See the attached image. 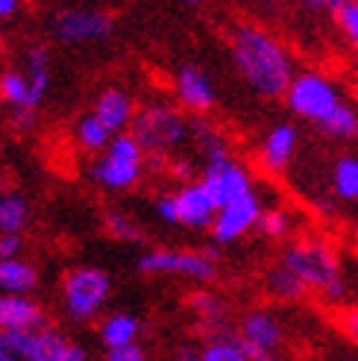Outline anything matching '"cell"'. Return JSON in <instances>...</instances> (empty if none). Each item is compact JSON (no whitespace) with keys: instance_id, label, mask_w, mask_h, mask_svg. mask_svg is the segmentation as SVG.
I'll return each mask as SVG.
<instances>
[{"instance_id":"obj_1","label":"cell","mask_w":358,"mask_h":361,"mask_svg":"<svg viewBox=\"0 0 358 361\" xmlns=\"http://www.w3.org/2000/svg\"><path fill=\"white\" fill-rule=\"evenodd\" d=\"M229 50L241 80L261 97H285L288 85L294 82V62L291 53L282 47L259 24H235L229 32Z\"/></svg>"},{"instance_id":"obj_2","label":"cell","mask_w":358,"mask_h":361,"mask_svg":"<svg viewBox=\"0 0 358 361\" xmlns=\"http://www.w3.org/2000/svg\"><path fill=\"white\" fill-rule=\"evenodd\" d=\"M279 262L288 270H294V274L306 282L309 291L323 294L326 300H341L347 291L341 262H338L335 250L317 238L294 241L291 247H285Z\"/></svg>"},{"instance_id":"obj_3","label":"cell","mask_w":358,"mask_h":361,"mask_svg":"<svg viewBox=\"0 0 358 361\" xmlns=\"http://www.w3.org/2000/svg\"><path fill=\"white\" fill-rule=\"evenodd\" d=\"M132 135L144 147L147 159H168L188 141H194V130L185 115L165 103H153L141 109L132 121Z\"/></svg>"},{"instance_id":"obj_4","label":"cell","mask_w":358,"mask_h":361,"mask_svg":"<svg viewBox=\"0 0 358 361\" xmlns=\"http://www.w3.org/2000/svg\"><path fill=\"white\" fill-rule=\"evenodd\" d=\"M147 171V153L138 144L132 133H121L112 138L92 165H88V176L106 191H130L141 183V176Z\"/></svg>"},{"instance_id":"obj_5","label":"cell","mask_w":358,"mask_h":361,"mask_svg":"<svg viewBox=\"0 0 358 361\" xmlns=\"http://www.w3.org/2000/svg\"><path fill=\"white\" fill-rule=\"evenodd\" d=\"M112 297V276L103 267L80 264L62 279V309L74 323H92Z\"/></svg>"},{"instance_id":"obj_6","label":"cell","mask_w":358,"mask_h":361,"mask_svg":"<svg viewBox=\"0 0 358 361\" xmlns=\"http://www.w3.org/2000/svg\"><path fill=\"white\" fill-rule=\"evenodd\" d=\"M285 103H288V109L297 118L309 121L314 126H323L344 106V97L338 92V85L320 74V71H302V74L294 77L288 92H285Z\"/></svg>"},{"instance_id":"obj_7","label":"cell","mask_w":358,"mask_h":361,"mask_svg":"<svg viewBox=\"0 0 358 361\" xmlns=\"http://www.w3.org/2000/svg\"><path fill=\"white\" fill-rule=\"evenodd\" d=\"M138 274L144 276H183L191 282L209 285L218 279V262L209 250H173L153 247L138 256Z\"/></svg>"},{"instance_id":"obj_8","label":"cell","mask_w":358,"mask_h":361,"mask_svg":"<svg viewBox=\"0 0 358 361\" xmlns=\"http://www.w3.org/2000/svg\"><path fill=\"white\" fill-rule=\"evenodd\" d=\"M6 344L21 355V361H88V353L77 341H68L59 329H32V332H0Z\"/></svg>"},{"instance_id":"obj_9","label":"cell","mask_w":358,"mask_h":361,"mask_svg":"<svg viewBox=\"0 0 358 361\" xmlns=\"http://www.w3.org/2000/svg\"><path fill=\"white\" fill-rule=\"evenodd\" d=\"M53 39L62 44H88L109 39L115 30V18L103 9H62L50 21Z\"/></svg>"},{"instance_id":"obj_10","label":"cell","mask_w":358,"mask_h":361,"mask_svg":"<svg viewBox=\"0 0 358 361\" xmlns=\"http://www.w3.org/2000/svg\"><path fill=\"white\" fill-rule=\"evenodd\" d=\"M238 341L244 344V353L249 355V361H271L276 355V350L285 341V329L273 312L264 309H253L247 312L241 326H238Z\"/></svg>"},{"instance_id":"obj_11","label":"cell","mask_w":358,"mask_h":361,"mask_svg":"<svg viewBox=\"0 0 358 361\" xmlns=\"http://www.w3.org/2000/svg\"><path fill=\"white\" fill-rule=\"evenodd\" d=\"M261 212H264V206H261V200L256 197V191L241 197V200H232V203L221 206L218 218H214V226H211L214 244H221V247L235 244V241H241L247 235V232L259 229Z\"/></svg>"},{"instance_id":"obj_12","label":"cell","mask_w":358,"mask_h":361,"mask_svg":"<svg viewBox=\"0 0 358 361\" xmlns=\"http://www.w3.org/2000/svg\"><path fill=\"white\" fill-rule=\"evenodd\" d=\"M176 212H179V226L185 229H211L214 218H218L221 206L214 203V197L206 191L203 179H191V183H183L176 191Z\"/></svg>"},{"instance_id":"obj_13","label":"cell","mask_w":358,"mask_h":361,"mask_svg":"<svg viewBox=\"0 0 358 361\" xmlns=\"http://www.w3.org/2000/svg\"><path fill=\"white\" fill-rule=\"evenodd\" d=\"M173 92H176L179 106H183L185 112L197 115V118L209 115L214 109V103H218V92H214L211 77L197 65H183L176 71Z\"/></svg>"},{"instance_id":"obj_14","label":"cell","mask_w":358,"mask_h":361,"mask_svg":"<svg viewBox=\"0 0 358 361\" xmlns=\"http://www.w3.org/2000/svg\"><path fill=\"white\" fill-rule=\"evenodd\" d=\"M203 185L214 197V203L226 206L232 200H241V197L253 194V176L235 159H229V161H221V165L203 168Z\"/></svg>"},{"instance_id":"obj_15","label":"cell","mask_w":358,"mask_h":361,"mask_svg":"<svg viewBox=\"0 0 358 361\" xmlns=\"http://www.w3.org/2000/svg\"><path fill=\"white\" fill-rule=\"evenodd\" d=\"M47 317L30 294H0V332L44 329Z\"/></svg>"},{"instance_id":"obj_16","label":"cell","mask_w":358,"mask_h":361,"mask_svg":"<svg viewBox=\"0 0 358 361\" xmlns=\"http://www.w3.org/2000/svg\"><path fill=\"white\" fill-rule=\"evenodd\" d=\"M297 147H300L297 126L294 123H276L273 130L264 135L261 150H259V159H261L264 171L267 173H282L294 161Z\"/></svg>"},{"instance_id":"obj_17","label":"cell","mask_w":358,"mask_h":361,"mask_svg":"<svg viewBox=\"0 0 358 361\" xmlns=\"http://www.w3.org/2000/svg\"><path fill=\"white\" fill-rule=\"evenodd\" d=\"M92 112L109 126L112 135H121V133H127V126H132L135 121V100L130 92H123V88H106V92L97 94L94 106H92Z\"/></svg>"},{"instance_id":"obj_18","label":"cell","mask_w":358,"mask_h":361,"mask_svg":"<svg viewBox=\"0 0 358 361\" xmlns=\"http://www.w3.org/2000/svg\"><path fill=\"white\" fill-rule=\"evenodd\" d=\"M97 338L106 350L115 347H127V344H138L141 338V320L130 312H112L97 323Z\"/></svg>"},{"instance_id":"obj_19","label":"cell","mask_w":358,"mask_h":361,"mask_svg":"<svg viewBox=\"0 0 358 361\" xmlns=\"http://www.w3.org/2000/svg\"><path fill=\"white\" fill-rule=\"evenodd\" d=\"M39 270L27 259H0V294H32Z\"/></svg>"},{"instance_id":"obj_20","label":"cell","mask_w":358,"mask_h":361,"mask_svg":"<svg viewBox=\"0 0 358 361\" xmlns=\"http://www.w3.org/2000/svg\"><path fill=\"white\" fill-rule=\"evenodd\" d=\"M32 221L30 200L18 191H4L0 197V235H24Z\"/></svg>"},{"instance_id":"obj_21","label":"cell","mask_w":358,"mask_h":361,"mask_svg":"<svg viewBox=\"0 0 358 361\" xmlns=\"http://www.w3.org/2000/svg\"><path fill=\"white\" fill-rule=\"evenodd\" d=\"M264 291L271 294L273 300H282V302H297L309 294V288L306 282H302L294 270H288L282 262L273 264L271 270L264 274Z\"/></svg>"},{"instance_id":"obj_22","label":"cell","mask_w":358,"mask_h":361,"mask_svg":"<svg viewBox=\"0 0 358 361\" xmlns=\"http://www.w3.org/2000/svg\"><path fill=\"white\" fill-rule=\"evenodd\" d=\"M0 100L12 106V112H27V109H39L32 100V85L24 71H4L0 74Z\"/></svg>"},{"instance_id":"obj_23","label":"cell","mask_w":358,"mask_h":361,"mask_svg":"<svg viewBox=\"0 0 358 361\" xmlns=\"http://www.w3.org/2000/svg\"><path fill=\"white\" fill-rule=\"evenodd\" d=\"M24 74L30 77L35 106H42V100H44V97H47V92H50V53H47V47L32 44V47L27 50Z\"/></svg>"},{"instance_id":"obj_24","label":"cell","mask_w":358,"mask_h":361,"mask_svg":"<svg viewBox=\"0 0 358 361\" xmlns=\"http://www.w3.org/2000/svg\"><path fill=\"white\" fill-rule=\"evenodd\" d=\"M74 138H77V144L85 150V153H103L106 147L112 144V130L106 126L94 112H88V115H82L80 121H77V126H74Z\"/></svg>"},{"instance_id":"obj_25","label":"cell","mask_w":358,"mask_h":361,"mask_svg":"<svg viewBox=\"0 0 358 361\" xmlns=\"http://www.w3.org/2000/svg\"><path fill=\"white\" fill-rule=\"evenodd\" d=\"M332 191L338 200L355 203L358 200V156H341L332 165Z\"/></svg>"},{"instance_id":"obj_26","label":"cell","mask_w":358,"mask_h":361,"mask_svg":"<svg viewBox=\"0 0 358 361\" xmlns=\"http://www.w3.org/2000/svg\"><path fill=\"white\" fill-rule=\"evenodd\" d=\"M191 130H194V141L200 144V150H203L206 165H221V161H229V159H232L226 138H223L218 130H211L206 121H194Z\"/></svg>"},{"instance_id":"obj_27","label":"cell","mask_w":358,"mask_h":361,"mask_svg":"<svg viewBox=\"0 0 358 361\" xmlns=\"http://www.w3.org/2000/svg\"><path fill=\"white\" fill-rule=\"evenodd\" d=\"M103 229L109 232L115 241H123V244H135L141 241V224L132 218L127 209H118V206H109L103 212Z\"/></svg>"},{"instance_id":"obj_28","label":"cell","mask_w":358,"mask_h":361,"mask_svg":"<svg viewBox=\"0 0 358 361\" xmlns=\"http://www.w3.org/2000/svg\"><path fill=\"white\" fill-rule=\"evenodd\" d=\"M200 361H249V355L244 353V344L238 341V335L229 332L221 338H211L200 350Z\"/></svg>"},{"instance_id":"obj_29","label":"cell","mask_w":358,"mask_h":361,"mask_svg":"<svg viewBox=\"0 0 358 361\" xmlns=\"http://www.w3.org/2000/svg\"><path fill=\"white\" fill-rule=\"evenodd\" d=\"M188 309H191L197 317H200L206 326H211V329L218 326L221 317H223V302H221V297L211 294V291H206V288L188 294Z\"/></svg>"},{"instance_id":"obj_30","label":"cell","mask_w":358,"mask_h":361,"mask_svg":"<svg viewBox=\"0 0 358 361\" xmlns=\"http://www.w3.org/2000/svg\"><path fill=\"white\" fill-rule=\"evenodd\" d=\"M320 130H323L329 138H335V141H350V138L358 135V115H355V109L350 103H344L341 109L320 126Z\"/></svg>"},{"instance_id":"obj_31","label":"cell","mask_w":358,"mask_h":361,"mask_svg":"<svg viewBox=\"0 0 358 361\" xmlns=\"http://www.w3.org/2000/svg\"><path fill=\"white\" fill-rule=\"evenodd\" d=\"M329 9L335 12L338 27L344 30V35L358 50V0H329Z\"/></svg>"},{"instance_id":"obj_32","label":"cell","mask_w":358,"mask_h":361,"mask_svg":"<svg viewBox=\"0 0 358 361\" xmlns=\"http://www.w3.org/2000/svg\"><path fill=\"white\" fill-rule=\"evenodd\" d=\"M259 232H261L264 238H271V241L285 238L291 232L288 212H282V209H264L261 212V221H259Z\"/></svg>"},{"instance_id":"obj_33","label":"cell","mask_w":358,"mask_h":361,"mask_svg":"<svg viewBox=\"0 0 358 361\" xmlns=\"http://www.w3.org/2000/svg\"><path fill=\"white\" fill-rule=\"evenodd\" d=\"M156 218L168 224V226H179V212H176V197L173 194H159L156 203H153Z\"/></svg>"},{"instance_id":"obj_34","label":"cell","mask_w":358,"mask_h":361,"mask_svg":"<svg viewBox=\"0 0 358 361\" xmlns=\"http://www.w3.org/2000/svg\"><path fill=\"white\" fill-rule=\"evenodd\" d=\"M106 361H147V350L141 344L115 347V350H106Z\"/></svg>"},{"instance_id":"obj_35","label":"cell","mask_w":358,"mask_h":361,"mask_svg":"<svg viewBox=\"0 0 358 361\" xmlns=\"http://www.w3.org/2000/svg\"><path fill=\"white\" fill-rule=\"evenodd\" d=\"M338 326H341V332L352 341V344H358V305L344 309L341 314H338Z\"/></svg>"},{"instance_id":"obj_36","label":"cell","mask_w":358,"mask_h":361,"mask_svg":"<svg viewBox=\"0 0 358 361\" xmlns=\"http://www.w3.org/2000/svg\"><path fill=\"white\" fill-rule=\"evenodd\" d=\"M24 235H0V259H21Z\"/></svg>"},{"instance_id":"obj_37","label":"cell","mask_w":358,"mask_h":361,"mask_svg":"<svg viewBox=\"0 0 358 361\" xmlns=\"http://www.w3.org/2000/svg\"><path fill=\"white\" fill-rule=\"evenodd\" d=\"M168 171L179 179V183H191V173H194V165H191V161L188 159H168Z\"/></svg>"},{"instance_id":"obj_38","label":"cell","mask_w":358,"mask_h":361,"mask_svg":"<svg viewBox=\"0 0 358 361\" xmlns=\"http://www.w3.org/2000/svg\"><path fill=\"white\" fill-rule=\"evenodd\" d=\"M35 121H39V109H27V112H12V123L18 133H30L35 130Z\"/></svg>"},{"instance_id":"obj_39","label":"cell","mask_w":358,"mask_h":361,"mask_svg":"<svg viewBox=\"0 0 358 361\" xmlns=\"http://www.w3.org/2000/svg\"><path fill=\"white\" fill-rule=\"evenodd\" d=\"M21 12V0H0V21H9Z\"/></svg>"},{"instance_id":"obj_40","label":"cell","mask_w":358,"mask_h":361,"mask_svg":"<svg viewBox=\"0 0 358 361\" xmlns=\"http://www.w3.org/2000/svg\"><path fill=\"white\" fill-rule=\"evenodd\" d=\"M173 361H200V350L191 347V344H183L173 353Z\"/></svg>"},{"instance_id":"obj_41","label":"cell","mask_w":358,"mask_h":361,"mask_svg":"<svg viewBox=\"0 0 358 361\" xmlns=\"http://www.w3.org/2000/svg\"><path fill=\"white\" fill-rule=\"evenodd\" d=\"M0 361H21V355H18L9 344H6V338L0 335Z\"/></svg>"},{"instance_id":"obj_42","label":"cell","mask_w":358,"mask_h":361,"mask_svg":"<svg viewBox=\"0 0 358 361\" xmlns=\"http://www.w3.org/2000/svg\"><path fill=\"white\" fill-rule=\"evenodd\" d=\"M302 4H309L311 9H329V0H302Z\"/></svg>"},{"instance_id":"obj_43","label":"cell","mask_w":358,"mask_h":361,"mask_svg":"<svg viewBox=\"0 0 358 361\" xmlns=\"http://www.w3.org/2000/svg\"><path fill=\"white\" fill-rule=\"evenodd\" d=\"M185 4H188V6H200V4H203V0H185Z\"/></svg>"},{"instance_id":"obj_44","label":"cell","mask_w":358,"mask_h":361,"mask_svg":"<svg viewBox=\"0 0 358 361\" xmlns=\"http://www.w3.org/2000/svg\"><path fill=\"white\" fill-rule=\"evenodd\" d=\"M0 197H4V179H0Z\"/></svg>"},{"instance_id":"obj_45","label":"cell","mask_w":358,"mask_h":361,"mask_svg":"<svg viewBox=\"0 0 358 361\" xmlns=\"http://www.w3.org/2000/svg\"><path fill=\"white\" fill-rule=\"evenodd\" d=\"M271 361H282V358H276V355H273V358H271Z\"/></svg>"}]
</instances>
